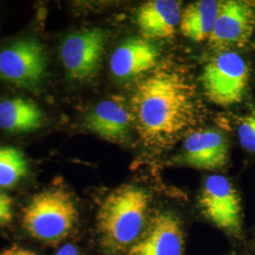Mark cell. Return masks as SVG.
I'll use <instances>...</instances> for the list:
<instances>
[{
    "label": "cell",
    "mask_w": 255,
    "mask_h": 255,
    "mask_svg": "<svg viewBox=\"0 0 255 255\" xmlns=\"http://www.w3.org/2000/svg\"><path fill=\"white\" fill-rule=\"evenodd\" d=\"M130 110L134 127L144 145L166 148L199 118L194 86L173 67L155 68L132 93Z\"/></svg>",
    "instance_id": "6da1fadb"
},
{
    "label": "cell",
    "mask_w": 255,
    "mask_h": 255,
    "mask_svg": "<svg viewBox=\"0 0 255 255\" xmlns=\"http://www.w3.org/2000/svg\"><path fill=\"white\" fill-rule=\"evenodd\" d=\"M152 197L145 188L124 184L103 199L96 226L101 250L108 255H124L145 232Z\"/></svg>",
    "instance_id": "7a4b0ae2"
},
{
    "label": "cell",
    "mask_w": 255,
    "mask_h": 255,
    "mask_svg": "<svg viewBox=\"0 0 255 255\" xmlns=\"http://www.w3.org/2000/svg\"><path fill=\"white\" fill-rule=\"evenodd\" d=\"M79 218L72 195L63 188H49L37 193L24 207L22 227L40 242L58 244L70 236Z\"/></svg>",
    "instance_id": "3957f363"
},
{
    "label": "cell",
    "mask_w": 255,
    "mask_h": 255,
    "mask_svg": "<svg viewBox=\"0 0 255 255\" xmlns=\"http://www.w3.org/2000/svg\"><path fill=\"white\" fill-rule=\"evenodd\" d=\"M249 80L246 61L236 51L218 52L204 66L201 79L206 98L221 107L243 101Z\"/></svg>",
    "instance_id": "277c9868"
},
{
    "label": "cell",
    "mask_w": 255,
    "mask_h": 255,
    "mask_svg": "<svg viewBox=\"0 0 255 255\" xmlns=\"http://www.w3.org/2000/svg\"><path fill=\"white\" fill-rule=\"evenodd\" d=\"M199 207L203 217L217 228L231 237H242L241 199L226 177L214 174L206 178L199 196Z\"/></svg>",
    "instance_id": "5b68a950"
},
{
    "label": "cell",
    "mask_w": 255,
    "mask_h": 255,
    "mask_svg": "<svg viewBox=\"0 0 255 255\" xmlns=\"http://www.w3.org/2000/svg\"><path fill=\"white\" fill-rule=\"evenodd\" d=\"M47 55L43 45L33 38H24L0 49V79L28 90L44 81Z\"/></svg>",
    "instance_id": "8992f818"
},
{
    "label": "cell",
    "mask_w": 255,
    "mask_h": 255,
    "mask_svg": "<svg viewBox=\"0 0 255 255\" xmlns=\"http://www.w3.org/2000/svg\"><path fill=\"white\" fill-rule=\"evenodd\" d=\"M109 34L101 27L76 31L64 38L60 58L68 77L76 82L90 81L101 68Z\"/></svg>",
    "instance_id": "52a82bcc"
},
{
    "label": "cell",
    "mask_w": 255,
    "mask_h": 255,
    "mask_svg": "<svg viewBox=\"0 0 255 255\" xmlns=\"http://www.w3.org/2000/svg\"><path fill=\"white\" fill-rule=\"evenodd\" d=\"M255 30V11L246 1H221L219 14L208 39L217 52L234 51L250 43Z\"/></svg>",
    "instance_id": "ba28073f"
},
{
    "label": "cell",
    "mask_w": 255,
    "mask_h": 255,
    "mask_svg": "<svg viewBox=\"0 0 255 255\" xmlns=\"http://www.w3.org/2000/svg\"><path fill=\"white\" fill-rule=\"evenodd\" d=\"M185 237L181 218L171 210L157 211L145 232L124 255H184Z\"/></svg>",
    "instance_id": "9c48e42d"
},
{
    "label": "cell",
    "mask_w": 255,
    "mask_h": 255,
    "mask_svg": "<svg viewBox=\"0 0 255 255\" xmlns=\"http://www.w3.org/2000/svg\"><path fill=\"white\" fill-rule=\"evenodd\" d=\"M228 139L218 130L201 129L186 137L179 163L196 169L218 170L227 165Z\"/></svg>",
    "instance_id": "30bf717a"
},
{
    "label": "cell",
    "mask_w": 255,
    "mask_h": 255,
    "mask_svg": "<svg viewBox=\"0 0 255 255\" xmlns=\"http://www.w3.org/2000/svg\"><path fill=\"white\" fill-rule=\"evenodd\" d=\"M84 124L98 136L120 144L127 141L134 126L131 110L117 97L98 103L87 114Z\"/></svg>",
    "instance_id": "8fae6325"
},
{
    "label": "cell",
    "mask_w": 255,
    "mask_h": 255,
    "mask_svg": "<svg viewBox=\"0 0 255 255\" xmlns=\"http://www.w3.org/2000/svg\"><path fill=\"white\" fill-rule=\"evenodd\" d=\"M160 52L145 38L131 37L121 43L110 59V69L119 80L128 81L155 69Z\"/></svg>",
    "instance_id": "7c38bea8"
},
{
    "label": "cell",
    "mask_w": 255,
    "mask_h": 255,
    "mask_svg": "<svg viewBox=\"0 0 255 255\" xmlns=\"http://www.w3.org/2000/svg\"><path fill=\"white\" fill-rule=\"evenodd\" d=\"M182 2L151 0L143 3L137 11L138 27L145 39H166L173 36L180 26Z\"/></svg>",
    "instance_id": "4fadbf2b"
},
{
    "label": "cell",
    "mask_w": 255,
    "mask_h": 255,
    "mask_svg": "<svg viewBox=\"0 0 255 255\" xmlns=\"http://www.w3.org/2000/svg\"><path fill=\"white\" fill-rule=\"evenodd\" d=\"M44 114L33 101L12 98L0 101V128L10 133L36 130L43 125Z\"/></svg>",
    "instance_id": "5bb4252c"
},
{
    "label": "cell",
    "mask_w": 255,
    "mask_h": 255,
    "mask_svg": "<svg viewBox=\"0 0 255 255\" xmlns=\"http://www.w3.org/2000/svg\"><path fill=\"white\" fill-rule=\"evenodd\" d=\"M221 1L200 0L182 10L180 30L182 35L196 43L208 41L219 14Z\"/></svg>",
    "instance_id": "9a60e30c"
},
{
    "label": "cell",
    "mask_w": 255,
    "mask_h": 255,
    "mask_svg": "<svg viewBox=\"0 0 255 255\" xmlns=\"http://www.w3.org/2000/svg\"><path fill=\"white\" fill-rule=\"evenodd\" d=\"M28 173V162L15 146H0V189L12 188Z\"/></svg>",
    "instance_id": "2e32d148"
},
{
    "label": "cell",
    "mask_w": 255,
    "mask_h": 255,
    "mask_svg": "<svg viewBox=\"0 0 255 255\" xmlns=\"http://www.w3.org/2000/svg\"><path fill=\"white\" fill-rule=\"evenodd\" d=\"M237 134L241 146L247 151L255 153V109L240 119Z\"/></svg>",
    "instance_id": "e0dca14e"
},
{
    "label": "cell",
    "mask_w": 255,
    "mask_h": 255,
    "mask_svg": "<svg viewBox=\"0 0 255 255\" xmlns=\"http://www.w3.org/2000/svg\"><path fill=\"white\" fill-rule=\"evenodd\" d=\"M12 220V200L0 190V227L6 226Z\"/></svg>",
    "instance_id": "ac0fdd59"
},
{
    "label": "cell",
    "mask_w": 255,
    "mask_h": 255,
    "mask_svg": "<svg viewBox=\"0 0 255 255\" xmlns=\"http://www.w3.org/2000/svg\"><path fill=\"white\" fill-rule=\"evenodd\" d=\"M0 255H38L36 253L23 247L11 246L0 252Z\"/></svg>",
    "instance_id": "d6986e66"
},
{
    "label": "cell",
    "mask_w": 255,
    "mask_h": 255,
    "mask_svg": "<svg viewBox=\"0 0 255 255\" xmlns=\"http://www.w3.org/2000/svg\"><path fill=\"white\" fill-rule=\"evenodd\" d=\"M54 255H82L79 250L71 244H66L60 248Z\"/></svg>",
    "instance_id": "ffe728a7"
}]
</instances>
